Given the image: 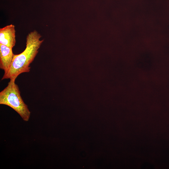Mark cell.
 <instances>
[{"label":"cell","mask_w":169,"mask_h":169,"mask_svg":"<svg viewBox=\"0 0 169 169\" xmlns=\"http://www.w3.org/2000/svg\"><path fill=\"white\" fill-rule=\"evenodd\" d=\"M41 37L36 30L28 34L25 49L19 54L14 55L11 64L8 71L4 73L2 80L8 79L15 80L20 74L29 72L30 64L34 60L44 41L40 40Z\"/></svg>","instance_id":"6da1fadb"},{"label":"cell","mask_w":169,"mask_h":169,"mask_svg":"<svg viewBox=\"0 0 169 169\" xmlns=\"http://www.w3.org/2000/svg\"><path fill=\"white\" fill-rule=\"evenodd\" d=\"M15 80L11 79L8 85L0 92V104L9 106L18 113L23 120H29L31 112L20 95Z\"/></svg>","instance_id":"7a4b0ae2"},{"label":"cell","mask_w":169,"mask_h":169,"mask_svg":"<svg viewBox=\"0 0 169 169\" xmlns=\"http://www.w3.org/2000/svg\"><path fill=\"white\" fill-rule=\"evenodd\" d=\"M16 43L15 30L11 24L0 28V44L12 48Z\"/></svg>","instance_id":"3957f363"},{"label":"cell","mask_w":169,"mask_h":169,"mask_svg":"<svg viewBox=\"0 0 169 169\" xmlns=\"http://www.w3.org/2000/svg\"><path fill=\"white\" fill-rule=\"evenodd\" d=\"M12 48L0 44V68L7 72L10 67L14 54Z\"/></svg>","instance_id":"277c9868"}]
</instances>
